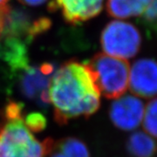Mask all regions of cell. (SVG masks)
<instances>
[{
	"label": "cell",
	"mask_w": 157,
	"mask_h": 157,
	"mask_svg": "<svg viewBox=\"0 0 157 157\" xmlns=\"http://www.w3.org/2000/svg\"><path fill=\"white\" fill-rule=\"evenodd\" d=\"M141 124L146 133L153 138H157V98H153L145 106Z\"/></svg>",
	"instance_id": "obj_13"
},
{
	"label": "cell",
	"mask_w": 157,
	"mask_h": 157,
	"mask_svg": "<svg viewBox=\"0 0 157 157\" xmlns=\"http://www.w3.org/2000/svg\"><path fill=\"white\" fill-rule=\"evenodd\" d=\"M128 148L136 157H151L156 150V143L151 135L144 132H137L130 136Z\"/></svg>",
	"instance_id": "obj_12"
},
{
	"label": "cell",
	"mask_w": 157,
	"mask_h": 157,
	"mask_svg": "<svg viewBox=\"0 0 157 157\" xmlns=\"http://www.w3.org/2000/svg\"><path fill=\"white\" fill-rule=\"evenodd\" d=\"M107 0H50L48 9L54 11L59 9L65 20L78 25L98 16Z\"/></svg>",
	"instance_id": "obj_9"
},
{
	"label": "cell",
	"mask_w": 157,
	"mask_h": 157,
	"mask_svg": "<svg viewBox=\"0 0 157 157\" xmlns=\"http://www.w3.org/2000/svg\"><path fill=\"white\" fill-rule=\"evenodd\" d=\"M51 25L48 17H34L26 11L8 6L2 35L22 39L30 44L39 35L45 33Z\"/></svg>",
	"instance_id": "obj_5"
},
{
	"label": "cell",
	"mask_w": 157,
	"mask_h": 157,
	"mask_svg": "<svg viewBox=\"0 0 157 157\" xmlns=\"http://www.w3.org/2000/svg\"><path fill=\"white\" fill-rule=\"evenodd\" d=\"M53 66L44 63L39 67H31L19 72V87L24 95L37 102L40 106H47L49 101V86Z\"/></svg>",
	"instance_id": "obj_6"
},
{
	"label": "cell",
	"mask_w": 157,
	"mask_h": 157,
	"mask_svg": "<svg viewBox=\"0 0 157 157\" xmlns=\"http://www.w3.org/2000/svg\"><path fill=\"white\" fill-rule=\"evenodd\" d=\"M129 88L139 98L157 95V62L140 59L134 63L129 72Z\"/></svg>",
	"instance_id": "obj_8"
},
{
	"label": "cell",
	"mask_w": 157,
	"mask_h": 157,
	"mask_svg": "<svg viewBox=\"0 0 157 157\" xmlns=\"http://www.w3.org/2000/svg\"><path fill=\"white\" fill-rule=\"evenodd\" d=\"M144 110L145 106L139 97L122 95L113 102L109 114L115 127L131 131L142 123Z\"/></svg>",
	"instance_id": "obj_7"
},
{
	"label": "cell",
	"mask_w": 157,
	"mask_h": 157,
	"mask_svg": "<svg viewBox=\"0 0 157 157\" xmlns=\"http://www.w3.org/2000/svg\"><path fill=\"white\" fill-rule=\"evenodd\" d=\"M9 0H0V8H4L7 6Z\"/></svg>",
	"instance_id": "obj_17"
},
{
	"label": "cell",
	"mask_w": 157,
	"mask_h": 157,
	"mask_svg": "<svg viewBox=\"0 0 157 157\" xmlns=\"http://www.w3.org/2000/svg\"><path fill=\"white\" fill-rule=\"evenodd\" d=\"M49 101L60 125L94 114L101 105V92L88 66L76 60L63 64L52 77Z\"/></svg>",
	"instance_id": "obj_1"
},
{
	"label": "cell",
	"mask_w": 157,
	"mask_h": 157,
	"mask_svg": "<svg viewBox=\"0 0 157 157\" xmlns=\"http://www.w3.org/2000/svg\"><path fill=\"white\" fill-rule=\"evenodd\" d=\"M8 6H6L4 8H0V38L3 34V32H4L5 22H6V12Z\"/></svg>",
	"instance_id": "obj_16"
},
{
	"label": "cell",
	"mask_w": 157,
	"mask_h": 157,
	"mask_svg": "<svg viewBox=\"0 0 157 157\" xmlns=\"http://www.w3.org/2000/svg\"><path fill=\"white\" fill-rule=\"evenodd\" d=\"M0 127V157H44L45 145L26 127L22 110L4 113Z\"/></svg>",
	"instance_id": "obj_2"
},
{
	"label": "cell",
	"mask_w": 157,
	"mask_h": 157,
	"mask_svg": "<svg viewBox=\"0 0 157 157\" xmlns=\"http://www.w3.org/2000/svg\"><path fill=\"white\" fill-rule=\"evenodd\" d=\"M22 5L28 6H39L45 3H49L50 0H17Z\"/></svg>",
	"instance_id": "obj_15"
},
{
	"label": "cell",
	"mask_w": 157,
	"mask_h": 157,
	"mask_svg": "<svg viewBox=\"0 0 157 157\" xmlns=\"http://www.w3.org/2000/svg\"><path fill=\"white\" fill-rule=\"evenodd\" d=\"M152 0H107V11L111 17L125 19L145 14Z\"/></svg>",
	"instance_id": "obj_11"
},
{
	"label": "cell",
	"mask_w": 157,
	"mask_h": 157,
	"mask_svg": "<svg viewBox=\"0 0 157 157\" xmlns=\"http://www.w3.org/2000/svg\"><path fill=\"white\" fill-rule=\"evenodd\" d=\"M94 76L101 94L107 99H118L129 87V67L128 60L98 53L86 63Z\"/></svg>",
	"instance_id": "obj_3"
},
{
	"label": "cell",
	"mask_w": 157,
	"mask_h": 157,
	"mask_svg": "<svg viewBox=\"0 0 157 157\" xmlns=\"http://www.w3.org/2000/svg\"><path fill=\"white\" fill-rule=\"evenodd\" d=\"M141 38L135 25L122 20L108 23L101 33V45L105 54L128 60L140 50Z\"/></svg>",
	"instance_id": "obj_4"
},
{
	"label": "cell",
	"mask_w": 157,
	"mask_h": 157,
	"mask_svg": "<svg viewBox=\"0 0 157 157\" xmlns=\"http://www.w3.org/2000/svg\"><path fill=\"white\" fill-rule=\"evenodd\" d=\"M44 157H90L87 147L83 141L73 137H67L54 141L46 139Z\"/></svg>",
	"instance_id": "obj_10"
},
{
	"label": "cell",
	"mask_w": 157,
	"mask_h": 157,
	"mask_svg": "<svg viewBox=\"0 0 157 157\" xmlns=\"http://www.w3.org/2000/svg\"><path fill=\"white\" fill-rule=\"evenodd\" d=\"M25 123L32 132H40L45 128L46 120L45 117L39 112H33L29 113L24 118Z\"/></svg>",
	"instance_id": "obj_14"
}]
</instances>
